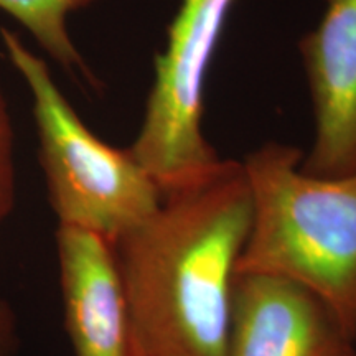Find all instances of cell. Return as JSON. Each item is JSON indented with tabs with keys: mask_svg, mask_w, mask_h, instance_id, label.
<instances>
[{
	"mask_svg": "<svg viewBox=\"0 0 356 356\" xmlns=\"http://www.w3.org/2000/svg\"><path fill=\"white\" fill-rule=\"evenodd\" d=\"M65 330L74 356H137L131 310L113 243L56 228Z\"/></svg>",
	"mask_w": 356,
	"mask_h": 356,
	"instance_id": "obj_7",
	"label": "cell"
},
{
	"mask_svg": "<svg viewBox=\"0 0 356 356\" xmlns=\"http://www.w3.org/2000/svg\"><path fill=\"white\" fill-rule=\"evenodd\" d=\"M355 343L310 289L280 275L238 273L225 356H351Z\"/></svg>",
	"mask_w": 356,
	"mask_h": 356,
	"instance_id": "obj_5",
	"label": "cell"
},
{
	"mask_svg": "<svg viewBox=\"0 0 356 356\" xmlns=\"http://www.w3.org/2000/svg\"><path fill=\"white\" fill-rule=\"evenodd\" d=\"M238 0H180L163 50L155 56L144 118L129 150L160 191L188 185L221 162L204 136V89Z\"/></svg>",
	"mask_w": 356,
	"mask_h": 356,
	"instance_id": "obj_4",
	"label": "cell"
},
{
	"mask_svg": "<svg viewBox=\"0 0 356 356\" xmlns=\"http://www.w3.org/2000/svg\"><path fill=\"white\" fill-rule=\"evenodd\" d=\"M10 65L29 88L38 160L58 226L102 236L111 243L157 211L162 191L127 149L101 140L74 111L47 61L12 30H0Z\"/></svg>",
	"mask_w": 356,
	"mask_h": 356,
	"instance_id": "obj_3",
	"label": "cell"
},
{
	"mask_svg": "<svg viewBox=\"0 0 356 356\" xmlns=\"http://www.w3.org/2000/svg\"><path fill=\"white\" fill-rule=\"evenodd\" d=\"M17 202L15 131L6 95L0 88V229L13 213Z\"/></svg>",
	"mask_w": 356,
	"mask_h": 356,
	"instance_id": "obj_9",
	"label": "cell"
},
{
	"mask_svg": "<svg viewBox=\"0 0 356 356\" xmlns=\"http://www.w3.org/2000/svg\"><path fill=\"white\" fill-rule=\"evenodd\" d=\"M91 2L95 0H0V10L19 22L61 68L96 84L68 30L71 13Z\"/></svg>",
	"mask_w": 356,
	"mask_h": 356,
	"instance_id": "obj_8",
	"label": "cell"
},
{
	"mask_svg": "<svg viewBox=\"0 0 356 356\" xmlns=\"http://www.w3.org/2000/svg\"><path fill=\"white\" fill-rule=\"evenodd\" d=\"M251 213L243 162L222 159L113 243L137 356H225Z\"/></svg>",
	"mask_w": 356,
	"mask_h": 356,
	"instance_id": "obj_1",
	"label": "cell"
},
{
	"mask_svg": "<svg viewBox=\"0 0 356 356\" xmlns=\"http://www.w3.org/2000/svg\"><path fill=\"white\" fill-rule=\"evenodd\" d=\"M351 356H356V343H355V348H353V353H351Z\"/></svg>",
	"mask_w": 356,
	"mask_h": 356,
	"instance_id": "obj_11",
	"label": "cell"
},
{
	"mask_svg": "<svg viewBox=\"0 0 356 356\" xmlns=\"http://www.w3.org/2000/svg\"><path fill=\"white\" fill-rule=\"evenodd\" d=\"M20 350V320L15 307L0 297V356H17Z\"/></svg>",
	"mask_w": 356,
	"mask_h": 356,
	"instance_id": "obj_10",
	"label": "cell"
},
{
	"mask_svg": "<svg viewBox=\"0 0 356 356\" xmlns=\"http://www.w3.org/2000/svg\"><path fill=\"white\" fill-rule=\"evenodd\" d=\"M302 157L297 147L266 142L241 160L252 213L238 273L310 289L356 340V172L315 177Z\"/></svg>",
	"mask_w": 356,
	"mask_h": 356,
	"instance_id": "obj_2",
	"label": "cell"
},
{
	"mask_svg": "<svg viewBox=\"0 0 356 356\" xmlns=\"http://www.w3.org/2000/svg\"><path fill=\"white\" fill-rule=\"evenodd\" d=\"M314 109V142L300 168L315 177L356 172V0H325L299 43Z\"/></svg>",
	"mask_w": 356,
	"mask_h": 356,
	"instance_id": "obj_6",
	"label": "cell"
}]
</instances>
